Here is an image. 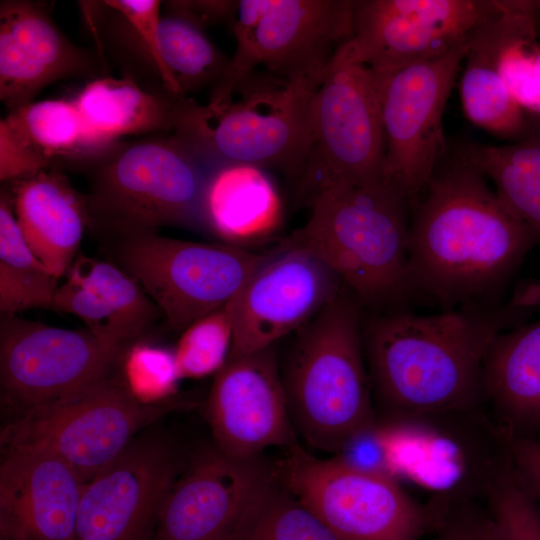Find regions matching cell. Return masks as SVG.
I'll return each instance as SVG.
<instances>
[{"instance_id":"cell-1","label":"cell","mask_w":540,"mask_h":540,"mask_svg":"<svg viewBox=\"0 0 540 540\" xmlns=\"http://www.w3.org/2000/svg\"><path fill=\"white\" fill-rule=\"evenodd\" d=\"M488 180L460 156L411 207L407 277L412 299L441 310L491 304L537 231L518 217Z\"/></svg>"},{"instance_id":"cell-2","label":"cell","mask_w":540,"mask_h":540,"mask_svg":"<svg viewBox=\"0 0 540 540\" xmlns=\"http://www.w3.org/2000/svg\"><path fill=\"white\" fill-rule=\"evenodd\" d=\"M531 299L419 314L381 312L362 324L372 391L389 413L464 410L483 396V369L495 340Z\"/></svg>"},{"instance_id":"cell-3","label":"cell","mask_w":540,"mask_h":540,"mask_svg":"<svg viewBox=\"0 0 540 540\" xmlns=\"http://www.w3.org/2000/svg\"><path fill=\"white\" fill-rule=\"evenodd\" d=\"M410 210L384 180L333 182L312 192L310 217L291 238L317 254L363 307L402 310L412 299Z\"/></svg>"},{"instance_id":"cell-4","label":"cell","mask_w":540,"mask_h":540,"mask_svg":"<svg viewBox=\"0 0 540 540\" xmlns=\"http://www.w3.org/2000/svg\"><path fill=\"white\" fill-rule=\"evenodd\" d=\"M362 304L344 286L298 330L282 376L296 432L311 447L340 452L374 427L364 356Z\"/></svg>"},{"instance_id":"cell-5","label":"cell","mask_w":540,"mask_h":540,"mask_svg":"<svg viewBox=\"0 0 540 540\" xmlns=\"http://www.w3.org/2000/svg\"><path fill=\"white\" fill-rule=\"evenodd\" d=\"M324 75L252 72L218 106L184 97L173 135L207 168L246 164L298 170L310 155V103Z\"/></svg>"},{"instance_id":"cell-6","label":"cell","mask_w":540,"mask_h":540,"mask_svg":"<svg viewBox=\"0 0 540 540\" xmlns=\"http://www.w3.org/2000/svg\"><path fill=\"white\" fill-rule=\"evenodd\" d=\"M86 172L88 230L103 245L162 226L203 231L208 168L173 134L118 141Z\"/></svg>"},{"instance_id":"cell-7","label":"cell","mask_w":540,"mask_h":540,"mask_svg":"<svg viewBox=\"0 0 540 540\" xmlns=\"http://www.w3.org/2000/svg\"><path fill=\"white\" fill-rule=\"evenodd\" d=\"M116 373L7 418L1 430V449L47 452L87 483L140 431L177 407L172 400L139 401Z\"/></svg>"},{"instance_id":"cell-8","label":"cell","mask_w":540,"mask_h":540,"mask_svg":"<svg viewBox=\"0 0 540 540\" xmlns=\"http://www.w3.org/2000/svg\"><path fill=\"white\" fill-rule=\"evenodd\" d=\"M272 473L339 540H420L432 528L431 512L379 469L317 458L297 444Z\"/></svg>"},{"instance_id":"cell-9","label":"cell","mask_w":540,"mask_h":540,"mask_svg":"<svg viewBox=\"0 0 540 540\" xmlns=\"http://www.w3.org/2000/svg\"><path fill=\"white\" fill-rule=\"evenodd\" d=\"M103 246L106 259L140 284L176 332L225 306L269 256L157 233Z\"/></svg>"},{"instance_id":"cell-10","label":"cell","mask_w":540,"mask_h":540,"mask_svg":"<svg viewBox=\"0 0 540 540\" xmlns=\"http://www.w3.org/2000/svg\"><path fill=\"white\" fill-rule=\"evenodd\" d=\"M356 1L240 0L232 21L236 49L212 87L208 105L227 102L259 65L285 78L324 75L353 32Z\"/></svg>"},{"instance_id":"cell-11","label":"cell","mask_w":540,"mask_h":540,"mask_svg":"<svg viewBox=\"0 0 540 540\" xmlns=\"http://www.w3.org/2000/svg\"><path fill=\"white\" fill-rule=\"evenodd\" d=\"M467 42L437 58L371 70L385 139L383 179L412 207L445 153L443 113Z\"/></svg>"},{"instance_id":"cell-12","label":"cell","mask_w":540,"mask_h":540,"mask_svg":"<svg viewBox=\"0 0 540 540\" xmlns=\"http://www.w3.org/2000/svg\"><path fill=\"white\" fill-rule=\"evenodd\" d=\"M311 151L305 183L313 192L344 181L383 179L385 139L371 70L333 55L310 103Z\"/></svg>"},{"instance_id":"cell-13","label":"cell","mask_w":540,"mask_h":540,"mask_svg":"<svg viewBox=\"0 0 540 540\" xmlns=\"http://www.w3.org/2000/svg\"><path fill=\"white\" fill-rule=\"evenodd\" d=\"M122 354L87 329H63L1 315L0 386L6 418L112 374Z\"/></svg>"},{"instance_id":"cell-14","label":"cell","mask_w":540,"mask_h":540,"mask_svg":"<svg viewBox=\"0 0 540 540\" xmlns=\"http://www.w3.org/2000/svg\"><path fill=\"white\" fill-rule=\"evenodd\" d=\"M501 0H360L351 37L335 51L349 63L387 69L442 56L496 15Z\"/></svg>"},{"instance_id":"cell-15","label":"cell","mask_w":540,"mask_h":540,"mask_svg":"<svg viewBox=\"0 0 540 540\" xmlns=\"http://www.w3.org/2000/svg\"><path fill=\"white\" fill-rule=\"evenodd\" d=\"M343 288L338 276L317 254L290 237L269 252L227 303L233 322L229 357L274 346L314 319Z\"/></svg>"},{"instance_id":"cell-16","label":"cell","mask_w":540,"mask_h":540,"mask_svg":"<svg viewBox=\"0 0 540 540\" xmlns=\"http://www.w3.org/2000/svg\"><path fill=\"white\" fill-rule=\"evenodd\" d=\"M181 469L171 439L150 430L139 434L83 485L77 540H151L161 504Z\"/></svg>"},{"instance_id":"cell-17","label":"cell","mask_w":540,"mask_h":540,"mask_svg":"<svg viewBox=\"0 0 540 540\" xmlns=\"http://www.w3.org/2000/svg\"><path fill=\"white\" fill-rule=\"evenodd\" d=\"M206 412L214 445L233 458L298 444L274 346L229 357L215 374Z\"/></svg>"},{"instance_id":"cell-18","label":"cell","mask_w":540,"mask_h":540,"mask_svg":"<svg viewBox=\"0 0 540 540\" xmlns=\"http://www.w3.org/2000/svg\"><path fill=\"white\" fill-rule=\"evenodd\" d=\"M271 477L260 456L237 459L215 445L203 450L163 500L151 540H227Z\"/></svg>"},{"instance_id":"cell-19","label":"cell","mask_w":540,"mask_h":540,"mask_svg":"<svg viewBox=\"0 0 540 540\" xmlns=\"http://www.w3.org/2000/svg\"><path fill=\"white\" fill-rule=\"evenodd\" d=\"M100 68L90 51L63 34L44 4L1 1L0 99L11 111L60 79L101 77Z\"/></svg>"},{"instance_id":"cell-20","label":"cell","mask_w":540,"mask_h":540,"mask_svg":"<svg viewBox=\"0 0 540 540\" xmlns=\"http://www.w3.org/2000/svg\"><path fill=\"white\" fill-rule=\"evenodd\" d=\"M0 464V540H77L83 482L40 450L5 448Z\"/></svg>"},{"instance_id":"cell-21","label":"cell","mask_w":540,"mask_h":540,"mask_svg":"<svg viewBox=\"0 0 540 540\" xmlns=\"http://www.w3.org/2000/svg\"><path fill=\"white\" fill-rule=\"evenodd\" d=\"M51 310L80 318L118 353L140 340L162 316L140 284L109 260L78 253L56 291Z\"/></svg>"},{"instance_id":"cell-22","label":"cell","mask_w":540,"mask_h":540,"mask_svg":"<svg viewBox=\"0 0 540 540\" xmlns=\"http://www.w3.org/2000/svg\"><path fill=\"white\" fill-rule=\"evenodd\" d=\"M7 184L17 222L33 253L56 278L66 276L88 229L85 195L55 168Z\"/></svg>"},{"instance_id":"cell-23","label":"cell","mask_w":540,"mask_h":540,"mask_svg":"<svg viewBox=\"0 0 540 540\" xmlns=\"http://www.w3.org/2000/svg\"><path fill=\"white\" fill-rule=\"evenodd\" d=\"M281 221L280 196L263 168L246 164L208 168L202 197L203 231L241 247L271 236Z\"/></svg>"},{"instance_id":"cell-24","label":"cell","mask_w":540,"mask_h":540,"mask_svg":"<svg viewBox=\"0 0 540 540\" xmlns=\"http://www.w3.org/2000/svg\"><path fill=\"white\" fill-rule=\"evenodd\" d=\"M182 98L125 75L92 79L72 100L90 131L112 144L123 136L173 132Z\"/></svg>"},{"instance_id":"cell-25","label":"cell","mask_w":540,"mask_h":540,"mask_svg":"<svg viewBox=\"0 0 540 540\" xmlns=\"http://www.w3.org/2000/svg\"><path fill=\"white\" fill-rule=\"evenodd\" d=\"M483 396L505 436L540 425V320L498 336L485 359Z\"/></svg>"},{"instance_id":"cell-26","label":"cell","mask_w":540,"mask_h":540,"mask_svg":"<svg viewBox=\"0 0 540 540\" xmlns=\"http://www.w3.org/2000/svg\"><path fill=\"white\" fill-rule=\"evenodd\" d=\"M539 18L535 1L501 0L499 12L467 40L488 57L523 110L536 116H540Z\"/></svg>"},{"instance_id":"cell-27","label":"cell","mask_w":540,"mask_h":540,"mask_svg":"<svg viewBox=\"0 0 540 540\" xmlns=\"http://www.w3.org/2000/svg\"><path fill=\"white\" fill-rule=\"evenodd\" d=\"M3 120L49 168L86 171L114 144L90 131L73 100L33 101Z\"/></svg>"},{"instance_id":"cell-28","label":"cell","mask_w":540,"mask_h":540,"mask_svg":"<svg viewBox=\"0 0 540 540\" xmlns=\"http://www.w3.org/2000/svg\"><path fill=\"white\" fill-rule=\"evenodd\" d=\"M494 185L503 202L540 232V146L531 138L510 145L470 144L460 155Z\"/></svg>"},{"instance_id":"cell-29","label":"cell","mask_w":540,"mask_h":540,"mask_svg":"<svg viewBox=\"0 0 540 540\" xmlns=\"http://www.w3.org/2000/svg\"><path fill=\"white\" fill-rule=\"evenodd\" d=\"M157 47L182 97L207 85L214 86L229 61L209 40L204 27L171 10L160 17Z\"/></svg>"},{"instance_id":"cell-30","label":"cell","mask_w":540,"mask_h":540,"mask_svg":"<svg viewBox=\"0 0 540 540\" xmlns=\"http://www.w3.org/2000/svg\"><path fill=\"white\" fill-rule=\"evenodd\" d=\"M227 540H339L273 476L253 498Z\"/></svg>"},{"instance_id":"cell-31","label":"cell","mask_w":540,"mask_h":540,"mask_svg":"<svg viewBox=\"0 0 540 540\" xmlns=\"http://www.w3.org/2000/svg\"><path fill=\"white\" fill-rule=\"evenodd\" d=\"M464 60L459 89L467 119L504 138L519 137L526 132V112L510 94L488 57L467 44Z\"/></svg>"},{"instance_id":"cell-32","label":"cell","mask_w":540,"mask_h":540,"mask_svg":"<svg viewBox=\"0 0 540 540\" xmlns=\"http://www.w3.org/2000/svg\"><path fill=\"white\" fill-rule=\"evenodd\" d=\"M114 20V36H118L120 47L129 51L143 71L168 93L180 96L176 85L165 69L157 47V28L161 17V2L158 0H106L101 1Z\"/></svg>"},{"instance_id":"cell-33","label":"cell","mask_w":540,"mask_h":540,"mask_svg":"<svg viewBox=\"0 0 540 540\" xmlns=\"http://www.w3.org/2000/svg\"><path fill=\"white\" fill-rule=\"evenodd\" d=\"M233 341V322L227 304L196 320L182 331L174 350L180 379L217 373L227 362Z\"/></svg>"},{"instance_id":"cell-34","label":"cell","mask_w":540,"mask_h":540,"mask_svg":"<svg viewBox=\"0 0 540 540\" xmlns=\"http://www.w3.org/2000/svg\"><path fill=\"white\" fill-rule=\"evenodd\" d=\"M118 366L125 387L143 403L170 400L180 380L174 351L140 340L123 352Z\"/></svg>"},{"instance_id":"cell-35","label":"cell","mask_w":540,"mask_h":540,"mask_svg":"<svg viewBox=\"0 0 540 540\" xmlns=\"http://www.w3.org/2000/svg\"><path fill=\"white\" fill-rule=\"evenodd\" d=\"M490 513L505 540H540V506L509 460L488 485Z\"/></svg>"},{"instance_id":"cell-36","label":"cell","mask_w":540,"mask_h":540,"mask_svg":"<svg viewBox=\"0 0 540 540\" xmlns=\"http://www.w3.org/2000/svg\"><path fill=\"white\" fill-rule=\"evenodd\" d=\"M58 278L49 272L20 269L0 262L1 315L17 316L31 309H51Z\"/></svg>"},{"instance_id":"cell-37","label":"cell","mask_w":540,"mask_h":540,"mask_svg":"<svg viewBox=\"0 0 540 540\" xmlns=\"http://www.w3.org/2000/svg\"><path fill=\"white\" fill-rule=\"evenodd\" d=\"M0 262L15 268L51 273L30 248L6 189L0 194Z\"/></svg>"},{"instance_id":"cell-38","label":"cell","mask_w":540,"mask_h":540,"mask_svg":"<svg viewBox=\"0 0 540 540\" xmlns=\"http://www.w3.org/2000/svg\"><path fill=\"white\" fill-rule=\"evenodd\" d=\"M433 528L434 540H505L490 511L440 512Z\"/></svg>"},{"instance_id":"cell-39","label":"cell","mask_w":540,"mask_h":540,"mask_svg":"<svg viewBox=\"0 0 540 540\" xmlns=\"http://www.w3.org/2000/svg\"><path fill=\"white\" fill-rule=\"evenodd\" d=\"M45 169L51 168L1 119V181L9 183Z\"/></svg>"},{"instance_id":"cell-40","label":"cell","mask_w":540,"mask_h":540,"mask_svg":"<svg viewBox=\"0 0 540 540\" xmlns=\"http://www.w3.org/2000/svg\"><path fill=\"white\" fill-rule=\"evenodd\" d=\"M510 461L524 485L540 506V439L505 436Z\"/></svg>"},{"instance_id":"cell-41","label":"cell","mask_w":540,"mask_h":540,"mask_svg":"<svg viewBox=\"0 0 540 540\" xmlns=\"http://www.w3.org/2000/svg\"><path fill=\"white\" fill-rule=\"evenodd\" d=\"M167 10L183 14L202 27L234 19L237 1H169Z\"/></svg>"},{"instance_id":"cell-42","label":"cell","mask_w":540,"mask_h":540,"mask_svg":"<svg viewBox=\"0 0 540 540\" xmlns=\"http://www.w3.org/2000/svg\"><path fill=\"white\" fill-rule=\"evenodd\" d=\"M532 140H534L539 146H540V128L539 130L536 132V135L535 137L531 138Z\"/></svg>"},{"instance_id":"cell-43","label":"cell","mask_w":540,"mask_h":540,"mask_svg":"<svg viewBox=\"0 0 540 540\" xmlns=\"http://www.w3.org/2000/svg\"><path fill=\"white\" fill-rule=\"evenodd\" d=\"M536 6L538 8L539 14H540V0H535Z\"/></svg>"}]
</instances>
